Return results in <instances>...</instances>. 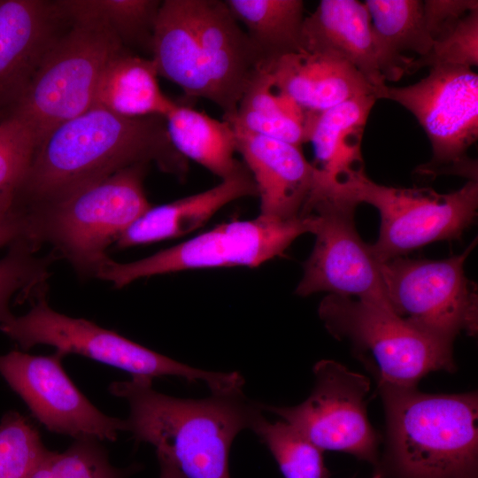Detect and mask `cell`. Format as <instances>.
Returning <instances> with one entry per match:
<instances>
[{"instance_id": "cell-24", "label": "cell", "mask_w": 478, "mask_h": 478, "mask_svg": "<svg viewBox=\"0 0 478 478\" xmlns=\"http://www.w3.org/2000/svg\"><path fill=\"white\" fill-rule=\"evenodd\" d=\"M364 4L380 50L384 80L395 81L410 74L413 57L404 53L424 56L434 42L425 25L423 1L366 0Z\"/></svg>"}, {"instance_id": "cell-23", "label": "cell", "mask_w": 478, "mask_h": 478, "mask_svg": "<svg viewBox=\"0 0 478 478\" xmlns=\"http://www.w3.org/2000/svg\"><path fill=\"white\" fill-rule=\"evenodd\" d=\"M169 140L187 160L191 159L226 180L247 169L235 157L232 125L189 105L177 103L164 117Z\"/></svg>"}, {"instance_id": "cell-18", "label": "cell", "mask_w": 478, "mask_h": 478, "mask_svg": "<svg viewBox=\"0 0 478 478\" xmlns=\"http://www.w3.org/2000/svg\"><path fill=\"white\" fill-rule=\"evenodd\" d=\"M302 50L335 57L353 66L382 98L386 88L369 13L357 0H322L305 18Z\"/></svg>"}, {"instance_id": "cell-5", "label": "cell", "mask_w": 478, "mask_h": 478, "mask_svg": "<svg viewBox=\"0 0 478 478\" xmlns=\"http://www.w3.org/2000/svg\"><path fill=\"white\" fill-rule=\"evenodd\" d=\"M146 166L127 167L25 214L23 237L38 249L51 245L81 278L95 277L107 248L151 206Z\"/></svg>"}, {"instance_id": "cell-2", "label": "cell", "mask_w": 478, "mask_h": 478, "mask_svg": "<svg viewBox=\"0 0 478 478\" xmlns=\"http://www.w3.org/2000/svg\"><path fill=\"white\" fill-rule=\"evenodd\" d=\"M150 51L158 75L188 96L214 103L224 119L235 114L263 65L247 33L220 0L161 2Z\"/></svg>"}, {"instance_id": "cell-30", "label": "cell", "mask_w": 478, "mask_h": 478, "mask_svg": "<svg viewBox=\"0 0 478 478\" xmlns=\"http://www.w3.org/2000/svg\"><path fill=\"white\" fill-rule=\"evenodd\" d=\"M37 143L18 119L0 120V223L18 218L14 208Z\"/></svg>"}, {"instance_id": "cell-36", "label": "cell", "mask_w": 478, "mask_h": 478, "mask_svg": "<svg viewBox=\"0 0 478 478\" xmlns=\"http://www.w3.org/2000/svg\"><path fill=\"white\" fill-rule=\"evenodd\" d=\"M158 455L160 466L159 478H185L177 466L166 457Z\"/></svg>"}, {"instance_id": "cell-28", "label": "cell", "mask_w": 478, "mask_h": 478, "mask_svg": "<svg viewBox=\"0 0 478 478\" xmlns=\"http://www.w3.org/2000/svg\"><path fill=\"white\" fill-rule=\"evenodd\" d=\"M267 446L284 478H329L323 451L284 420L264 415L251 429Z\"/></svg>"}, {"instance_id": "cell-34", "label": "cell", "mask_w": 478, "mask_h": 478, "mask_svg": "<svg viewBox=\"0 0 478 478\" xmlns=\"http://www.w3.org/2000/svg\"><path fill=\"white\" fill-rule=\"evenodd\" d=\"M478 9L476 0L423 1L425 25L433 41L449 34L469 12Z\"/></svg>"}, {"instance_id": "cell-37", "label": "cell", "mask_w": 478, "mask_h": 478, "mask_svg": "<svg viewBox=\"0 0 478 478\" xmlns=\"http://www.w3.org/2000/svg\"><path fill=\"white\" fill-rule=\"evenodd\" d=\"M371 478H382V474L381 472H377Z\"/></svg>"}, {"instance_id": "cell-26", "label": "cell", "mask_w": 478, "mask_h": 478, "mask_svg": "<svg viewBox=\"0 0 478 478\" xmlns=\"http://www.w3.org/2000/svg\"><path fill=\"white\" fill-rule=\"evenodd\" d=\"M233 16L247 28L263 65L302 48V0H227ZM261 66V67H262Z\"/></svg>"}, {"instance_id": "cell-8", "label": "cell", "mask_w": 478, "mask_h": 478, "mask_svg": "<svg viewBox=\"0 0 478 478\" xmlns=\"http://www.w3.org/2000/svg\"><path fill=\"white\" fill-rule=\"evenodd\" d=\"M318 313L335 338L351 346L378 384L414 388L431 372L456 370L452 343L412 327L389 311L328 294Z\"/></svg>"}, {"instance_id": "cell-25", "label": "cell", "mask_w": 478, "mask_h": 478, "mask_svg": "<svg viewBox=\"0 0 478 478\" xmlns=\"http://www.w3.org/2000/svg\"><path fill=\"white\" fill-rule=\"evenodd\" d=\"M310 113L280 90L265 68L246 88L234 116L227 119L247 131L298 147L308 142L312 121Z\"/></svg>"}, {"instance_id": "cell-27", "label": "cell", "mask_w": 478, "mask_h": 478, "mask_svg": "<svg viewBox=\"0 0 478 478\" xmlns=\"http://www.w3.org/2000/svg\"><path fill=\"white\" fill-rule=\"evenodd\" d=\"M54 4L61 18L72 22L99 25L122 42L151 49L160 1L156 0H64Z\"/></svg>"}, {"instance_id": "cell-22", "label": "cell", "mask_w": 478, "mask_h": 478, "mask_svg": "<svg viewBox=\"0 0 478 478\" xmlns=\"http://www.w3.org/2000/svg\"><path fill=\"white\" fill-rule=\"evenodd\" d=\"M158 76L151 58L123 50L104 67L93 106L127 118H164L176 102L162 92Z\"/></svg>"}, {"instance_id": "cell-3", "label": "cell", "mask_w": 478, "mask_h": 478, "mask_svg": "<svg viewBox=\"0 0 478 478\" xmlns=\"http://www.w3.org/2000/svg\"><path fill=\"white\" fill-rule=\"evenodd\" d=\"M109 391L129 405L126 431L153 445L185 478H230L234 439L242 430H251L264 412L242 389L186 399L158 392L150 379L132 377L111 383Z\"/></svg>"}, {"instance_id": "cell-7", "label": "cell", "mask_w": 478, "mask_h": 478, "mask_svg": "<svg viewBox=\"0 0 478 478\" xmlns=\"http://www.w3.org/2000/svg\"><path fill=\"white\" fill-rule=\"evenodd\" d=\"M32 308L0 325L1 331L22 349L50 345L65 356L78 354L121 369L132 377L175 376L189 382H204L212 393L243 388L244 380L236 372L215 373L195 368L151 351L115 331L94 322L53 310L46 289L35 297Z\"/></svg>"}, {"instance_id": "cell-4", "label": "cell", "mask_w": 478, "mask_h": 478, "mask_svg": "<svg viewBox=\"0 0 478 478\" xmlns=\"http://www.w3.org/2000/svg\"><path fill=\"white\" fill-rule=\"evenodd\" d=\"M398 478H477L478 396L378 384Z\"/></svg>"}, {"instance_id": "cell-35", "label": "cell", "mask_w": 478, "mask_h": 478, "mask_svg": "<svg viewBox=\"0 0 478 478\" xmlns=\"http://www.w3.org/2000/svg\"><path fill=\"white\" fill-rule=\"evenodd\" d=\"M24 236V222L19 217L0 223V247Z\"/></svg>"}, {"instance_id": "cell-21", "label": "cell", "mask_w": 478, "mask_h": 478, "mask_svg": "<svg viewBox=\"0 0 478 478\" xmlns=\"http://www.w3.org/2000/svg\"><path fill=\"white\" fill-rule=\"evenodd\" d=\"M377 97L361 95L315 116L309 133L316 165L325 185L351 172L365 170L361 152L363 131Z\"/></svg>"}, {"instance_id": "cell-31", "label": "cell", "mask_w": 478, "mask_h": 478, "mask_svg": "<svg viewBox=\"0 0 478 478\" xmlns=\"http://www.w3.org/2000/svg\"><path fill=\"white\" fill-rule=\"evenodd\" d=\"M135 466H112L100 441L76 439L65 451H50L29 478H127Z\"/></svg>"}, {"instance_id": "cell-6", "label": "cell", "mask_w": 478, "mask_h": 478, "mask_svg": "<svg viewBox=\"0 0 478 478\" xmlns=\"http://www.w3.org/2000/svg\"><path fill=\"white\" fill-rule=\"evenodd\" d=\"M329 189L356 205L366 203L378 210L380 233L370 247L379 262L405 257L434 242L460 239L477 216V181L441 194L428 188L378 184L360 170L349 173Z\"/></svg>"}, {"instance_id": "cell-29", "label": "cell", "mask_w": 478, "mask_h": 478, "mask_svg": "<svg viewBox=\"0 0 478 478\" xmlns=\"http://www.w3.org/2000/svg\"><path fill=\"white\" fill-rule=\"evenodd\" d=\"M38 250L20 237L9 245L7 253L0 259V325L14 316L10 309L13 295L20 292L24 297H35L45 289L50 275L49 267L58 257L54 252L39 257Z\"/></svg>"}, {"instance_id": "cell-14", "label": "cell", "mask_w": 478, "mask_h": 478, "mask_svg": "<svg viewBox=\"0 0 478 478\" xmlns=\"http://www.w3.org/2000/svg\"><path fill=\"white\" fill-rule=\"evenodd\" d=\"M310 396L295 406L262 404L322 451L351 454L372 464L378 462L379 436L366 410L369 379L341 363L322 359L313 366Z\"/></svg>"}, {"instance_id": "cell-10", "label": "cell", "mask_w": 478, "mask_h": 478, "mask_svg": "<svg viewBox=\"0 0 478 478\" xmlns=\"http://www.w3.org/2000/svg\"><path fill=\"white\" fill-rule=\"evenodd\" d=\"M382 98L395 101L419 121L432 148L430 160L416 168L430 178L456 174L477 181V162L468 156L478 137V75L460 66L429 68L420 81L386 86Z\"/></svg>"}, {"instance_id": "cell-15", "label": "cell", "mask_w": 478, "mask_h": 478, "mask_svg": "<svg viewBox=\"0 0 478 478\" xmlns=\"http://www.w3.org/2000/svg\"><path fill=\"white\" fill-rule=\"evenodd\" d=\"M65 357L55 351L35 356L19 351L0 354V374L49 431L73 438L115 441L125 420L98 410L65 372Z\"/></svg>"}, {"instance_id": "cell-12", "label": "cell", "mask_w": 478, "mask_h": 478, "mask_svg": "<svg viewBox=\"0 0 478 478\" xmlns=\"http://www.w3.org/2000/svg\"><path fill=\"white\" fill-rule=\"evenodd\" d=\"M475 238L460 254L439 260L397 257L380 262L391 311L412 327L453 344L461 332L477 333L476 283L464 264Z\"/></svg>"}, {"instance_id": "cell-11", "label": "cell", "mask_w": 478, "mask_h": 478, "mask_svg": "<svg viewBox=\"0 0 478 478\" xmlns=\"http://www.w3.org/2000/svg\"><path fill=\"white\" fill-rule=\"evenodd\" d=\"M311 233V219L254 220L222 223L151 256L128 263L108 258L95 278L120 289L134 281L188 269L244 266L254 267L282 255L300 235Z\"/></svg>"}, {"instance_id": "cell-1", "label": "cell", "mask_w": 478, "mask_h": 478, "mask_svg": "<svg viewBox=\"0 0 478 478\" xmlns=\"http://www.w3.org/2000/svg\"><path fill=\"white\" fill-rule=\"evenodd\" d=\"M150 162L180 178L189 170L188 160L169 140L164 118H127L93 106L37 144L14 212L24 216L122 169Z\"/></svg>"}, {"instance_id": "cell-33", "label": "cell", "mask_w": 478, "mask_h": 478, "mask_svg": "<svg viewBox=\"0 0 478 478\" xmlns=\"http://www.w3.org/2000/svg\"><path fill=\"white\" fill-rule=\"evenodd\" d=\"M460 66L471 68L478 65V9L465 15L444 37L434 41L430 50L413 58L410 74L423 67Z\"/></svg>"}, {"instance_id": "cell-32", "label": "cell", "mask_w": 478, "mask_h": 478, "mask_svg": "<svg viewBox=\"0 0 478 478\" xmlns=\"http://www.w3.org/2000/svg\"><path fill=\"white\" fill-rule=\"evenodd\" d=\"M32 422L9 412L0 422V478H29L50 453Z\"/></svg>"}, {"instance_id": "cell-19", "label": "cell", "mask_w": 478, "mask_h": 478, "mask_svg": "<svg viewBox=\"0 0 478 478\" xmlns=\"http://www.w3.org/2000/svg\"><path fill=\"white\" fill-rule=\"evenodd\" d=\"M263 68L280 90L312 114L358 96L377 97L376 89L353 66L330 55L301 50Z\"/></svg>"}, {"instance_id": "cell-16", "label": "cell", "mask_w": 478, "mask_h": 478, "mask_svg": "<svg viewBox=\"0 0 478 478\" xmlns=\"http://www.w3.org/2000/svg\"><path fill=\"white\" fill-rule=\"evenodd\" d=\"M230 124L235 133L236 151L257 186L259 215L278 220L303 218L317 188L319 170L307 161L301 147Z\"/></svg>"}, {"instance_id": "cell-9", "label": "cell", "mask_w": 478, "mask_h": 478, "mask_svg": "<svg viewBox=\"0 0 478 478\" xmlns=\"http://www.w3.org/2000/svg\"><path fill=\"white\" fill-rule=\"evenodd\" d=\"M123 50L108 29L73 22L49 48L8 116L21 121L38 144L53 128L93 106L104 67Z\"/></svg>"}, {"instance_id": "cell-17", "label": "cell", "mask_w": 478, "mask_h": 478, "mask_svg": "<svg viewBox=\"0 0 478 478\" xmlns=\"http://www.w3.org/2000/svg\"><path fill=\"white\" fill-rule=\"evenodd\" d=\"M54 2L0 0V112L16 104L58 37Z\"/></svg>"}, {"instance_id": "cell-13", "label": "cell", "mask_w": 478, "mask_h": 478, "mask_svg": "<svg viewBox=\"0 0 478 478\" xmlns=\"http://www.w3.org/2000/svg\"><path fill=\"white\" fill-rule=\"evenodd\" d=\"M357 205L329 191L314 196L305 217L311 219L315 243L304 264L296 293L306 297L326 291L391 311L380 262L360 238L354 222Z\"/></svg>"}, {"instance_id": "cell-20", "label": "cell", "mask_w": 478, "mask_h": 478, "mask_svg": "<svg viewBox=\"0 0 478 478\" xmlns=\"http://www.w3.org/2000/svg\"><path fill=\"white\" fill-rule=\"evenodd\" d=\"M252 196H258L257 186L246 169L205 191L150 206L120 235L116 247L125 249L185 235L230 202Z\"/></svg>"}]
</instances>
